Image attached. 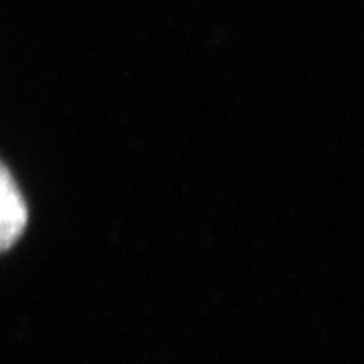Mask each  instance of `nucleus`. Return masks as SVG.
Returning a JSON list of instances; mask_svg holds the SVG:
<instances>
[{
    "label": "nucleus",
    "instance_id": "nucleus-1",
    "mask_svg": "<svg viewBox=\"0 0 364 364\" xmlns=\"http://www.w3.org/2000/svg\"><path fill=\"white\" fill-rule=\"evenodd\" d=\"M27 222V202L11 171L0 163V252L9 250L22 237Z\"/></svg>",
    "mask_w": 364,
    "mask_h": 364
}]
</instances>
